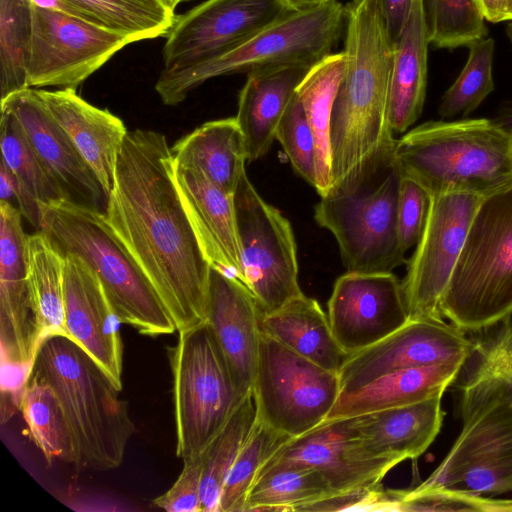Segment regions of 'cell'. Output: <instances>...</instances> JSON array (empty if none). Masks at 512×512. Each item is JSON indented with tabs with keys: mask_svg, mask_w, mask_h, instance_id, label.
<instances>
[{
	"mask_svg": "<svg viewBox=\"0 0 512 512\" xmlns=\"http://www.w3.org/2000/svg\"><path fill=\"white\" fill-rule=\"evenodd\" d=\"M31 41L32 1L0 0L1 100L29 88Z\"/></svg>",
	"mask_w": 512,
	"mask_h": 512,
	"instance_id": "cell-37",
	"label": "cell"
},
{
	"mask_svg": "<svg viewBox=\"0 0 512 512\" xmlns=\"http://www.w3.org/2000/svg\"><path fill=\"white\" fill-rule=\"evenodd\" d=\"M331 0H284L287 6L295 11H304L313 9L328 3Z\"/></svg>",
	"mask_w": 512,
	"mask_h": 512,
	"instance_id": "cell-51",
	"label": "cell"
},
{
	"mask_svg": "<svg viewBox=\"0 0 512 512\" xmlns=\"http://www.w3.org/2000/svg\"><path fill=\"white\" fill-rule=\"evenodd\" d=\"M28 376L45 381L56 394L73 433L79 467L118 468L135 431L128 403L102 367L64 335L45 337Z\"/></svg>",
	"mask_w": 512,
	"mask_h": 512,
	"instance_id": "cell-3",
	"label": "cell"
},
{
	"mask_svg": "<svg viewBox=\"0 0 512 512\" xmlns=\"http://www.w3.org/2000/svg\"><path fill=\"white\" fill-rule=\"evenodd\" d=\"M261 314L257 300L238 278L211 265L206 322L225 358L240 399L253 387Z\"/></svg>",
	"mask_w": 512,
	"mask_h": 512,
	"instance_id": "cell-22",
	"label": "cell"
},
{
	"mask_svg": "<svg viewBox=\"0 0 512 512\" xmlns=\"http://www.w3.org/2000/svg\"><path fill=\"white\" fill-rule=\"evenodd\" d=\"M284 0H206L176 17L163 69L179 71L233 50L291 13Z\"/></svg>",
	"mask_w": 512,
	"mask_h": 512,
	"instance_id": "cell-14",
	"label": "cell"
},
{
	"mask_svg": "<svg viewBox=\"0 0 512 512\" xmlns=\"http://www.w3.org/2000/svg\"><path fill=\"white\" fill-rule=\"evenodd\" d=\"M104 215L177 331L204 323L211 264L182 204L173 155L162 133L128 131Z\"/></svg>",
	"mask_w": 512,
	"mask_h": 512,
	"instance_id": "cell-1",
	"label": "cell"
},
{
	"mask_svg": "<svg viewBox=\"0 0 512 512\" xmlns=\"http://www.w3.org/2000/svg\"><path fill=\"white\" fill-rule=\"evenodd\" d=\"M463 366V363L454 362L390 372L363 387L340 393L327 419L352 417L442 397Z\"/></svg>",
	"mask_w": 512,
	"mask_h": 512,
	"instance_id": "cell-28",
	"label": "cell"
},
{
	"mask_svg": "<svg viewBox=\"0 0 512 512\" xmlns=\"http://www.w3.org/2000/svg\"><path fill=\"white\" fill-rule=\"evenodd\" d=\"M344 27V6L336 0L292 11L233 50L179 71L162 70L155 90L175 106L205 81L222 75L250 73L285 64H316L331 54Z\"/></svg>",
	"mask_w": 512,
	"mask_h": 512,
	"instance_id": "cell-9",
	"label": "cell"
},
{
	"mask_svg": "<svg viewBox=\"0 0 512 512\" xmlns=\"http://www.w3.org/2000/svg\"><path fill=\"white\" fill-rule=\"evenodd\" d=\"M128 37L132 42L167 36L176 15L163 0H31Z\"/></svg>",
	"mask_w": 512,
	"mask_h": 512,
	"instance_id": "cell-31",
	"label": "cell"
},
{
	"mask_svg": "<svg viewBox=\"0 0 512 512\" xmlns=\"http://www.w3.org/2000/svg\"><path fill=\"white\" fill-rule=\"evenodd\" d=\"M429 44L424 0H414L405 27L393 42L388 98V116L393 133L406 132L422 113Z\"/></svg>",
	"mask_w": 512,
	"mask_h": 512,
	"instance_id": "cell-27",
	"label": "cell"
},
{
	"mask_svg": "<svg viewBox=\"0 0 512 512\" xmlns=\"http://www.w3.org/2000/svg\"><path fill=\"white\" fill-rule=\"evenodd\" d=\"M400 179L394 150L389 151L316 205L315 220L334 235L347 271L392 272L405 263L397 222Z\"/></svg>",
	"mask_w": 512,
	"mask_h": 512,
	"instance_id": "cell-8",
	"label": "cell"
},
{
	"mask_svg": "<svg viewBox=\"0 0 512 512\" xmlns=\"http://www.w3.org/2000/svg\"><path fill=\"white\" fill-rule=\"evenodd\" d=\"M345 69L343 51L331 53L311 67L296 93L304 108L316 147V185L320 197L331 186L330 122L334 100Z\"/></svg>",
	"mask_w": 512,
	"mask_h": 512,
	"instance_id": "cell-32",
	"label": "cell"
},
{
	"mask_svg": "<svg viewBox=\"0 0 512 512\" xmlns=\"http://www.w3.org/2000/svg\"><path fill=\"white\" fill-rule=\"evenodd\" d=\"M510 133V138H511V146H512V130L509 131Z\"/></svg>",
	"mask_w": 512,
	"mask_h": 512,
	"instance_id": "cell-55",
	"label": "cell"
},
{
	"mask_svg": "<svg viewBox=\"0 0 512 512\" xmlns=\"http://www.w3.org/2000/svg\"><path fill=\"white\" fill-rule=\"evenodd\" d=\"M394 157L401 176L431 196H483L512 180L510 133L488 119L425 122L396 140Z\"/></svg>",
	"mask_w": 512,
	"mask_h": 512,
	"instance_id": "cell-4",
	"label": "cell"
},
{
	"mask_svg": "<svg viewBox=\"0 0 512 512\" xmlns=\"http://www.w3.org/2000/svg\"><path fill=\"white\" fill-rule=\"evenodd\" d=\"M259 326L262 333L337 374L348 356L333 334L328 315L315 299L304 294L261 314Z\"/></svg>",
	"mask_w": 512,
	"mask_h": 512,
	"instance_id": "cell-29",
	"label": "cell"
},
{
	"mask_svg": "<svg viewBox=\"0 0 512 512\" xmlns=\"http://www.w3.org/2000/svg\"><path fill=\"white\" fill-rule=\"evenodd\" d=\"M176 431L182 460L203 452L243 399L237 394L225 358L205 321L179 331L168 348Z\"/></svg>",
	"mask_w": 512,
	"mask_h": 512,
	"instance_id": "cell-10",
	"label": "cell"
},
{
	"mask_svg": "<svg viewBox=\"0 0 512 512\" xmlns=\"http://www.w3.org/2000/svg\"><path fill=\"white\" fill-rule=\"evenodd\" d=\"M0 201L15 206L29 223L40 230V202L3 162L0 164Z\"/></svg>",
	"mask_w": 512,
	"mask_h": 512,
	"instance_id": "cell-48",
	"label": "cell"
},
{
	"mask_svg": "<svg viewBox=\"0 0 512 512\" xmlns=\"http://www.w3.org/2000/svg\"><path fill=\"white\" fill-rule=\"evenodd\" d=\"M26 263L30 299L41 339L51 335L69 337L65 324V256L38 231L27 236Z\"/></svg>",
	"mask_w": 512,
	"mask_h": 512,
	"instance_id": "cell-33",
	"label": "cell"
},
{
	"mask_svg": "<svg viewBox=\"0 0 512 512\" xmlns=\"http://www.w3.org/2000/svg\"><path fill=\"white\" fill-rule=\"evenodd\" d=\"M469 55L458 78L441 98L438 114L451 118L473 112L495 89L492 65L495 42L483 38L469 46Z\"/></svg>",
	"mask_w": 512,
	"mask_h": 512,
	"instance_id": "cell-41",
	"label": "cell"
},
{
	"mask_svg": "<svg viewBox=\"0 0 512 512\" xmlns=\"http://www.w3.org/2000/svg\"><path fill=\"white\" fill-rule=\"evenodd\" d=\"M172 10H175V8L182 2L188 1V0H163Z\"/></svg>",
	"mask_w": 512,
	"mask_h": 512,
	"instance_id": "cell-53",
	"label": "cell"
},
{
	"mask_svg": "<svg viewBox=\"0 0 512 512\" xmlns=\"http://www.w3.org/2000/svg\"><path fill=\"white\" fill-rule=\"evenodd\" d=\"M442 397L355 416L365 449L400 462L422 455L438 435L445 412Z\"/></svg>",
	"mask_w": 512,
	"mask_h": 512,
	"instance_id": "cell-26",
	"label": "cell"
},
{
	"mask_svg": "<svg viewBox=\"0 0 512 512\" xmlns=\"http://www.w3.org/2000/svg\"><path fill=\"white\" fill-rule=\"evenodd\" d=\"M400 461L372 456L362 444L356 418L326 419L288 440L262 466L310 467L335 493L379 485Z\"/></svg>",
	"mask_w": 512,
	"mask_h": 512,
	"instance_id": "cell-17",
	"label": "cell"
},
{
	"mask_svg": "<svg viewBox=\"0 0 512 512\" xmlns=\"http://www.w3.org/2000/svg\"><path fill=\"white\" fill-rule=\"evenodd\" d=\"M397 490H384L381 485L334 493L300 505L295 512L326 511H396Z\"/></svg>",
	"mask_w": 512,
	"mask_h": 512,
	"instance_id": "cell-45",
	"label": "cell"
},
{
	"mask_svg": "<svg viewBox=\"0 0 512 512\" xmlns=\"http://www.w3.org/2000/svg\"><path fill=\"white\" fill-rule=\"evenodd\" d=\"M344 28L345 69L330 122V189L353 180L396 144L388 116L393 41L379 0H351Z\"/></svg>",
	"mask_w": 512,
	"mask_h": 512,
	"instance_id": "cell-2",
	"label": "cell"
},
{
	"mask_svg": "<svg viewBox=\"0 0 512 512\" xmlns=\"http://www.w3.org/2000/svg\"><path fill=\"white\" fill-rule=\"evenodd\" d=\"M485 20L498 23L512 21V0H478Z\"/></svg>",
	"mask_w": 512,
	"mask_h": 512,
	"instance_id": "cell-50",
	"label": "cell"
},
{
	"mask_svg": "<svg viewBox=\"0 0 512 512\" xmlns=\"http://www.w3.org/2000/svg\"><path fill=\"white\" fill-rule=\"evenodd\" d=\"M439 311L465 332L512 315V180L482 196Z\"/></svg>",
	"mask_w": 512,
	"mask_h": 512,
	"instance_id": "cell-6",
	"label": "cell"
},
{
	"mask_svg": "<svg viewBox=\"0 0 512 512\" xmlns=\"http://www.w3.org/2000/svg\"><path fill=\"white\" fill-rule=\"evenodd\" d=\"M489 339L475 342L480 367L503 377L512 386V322L510 318Z\"/></svg>",
	"mask_w": 512,
	"mask_h": 512,
	"instance_id": "cell-47",
	"label": "cell"
},
{
	"mask_svg": "<svg viewBox=\"0 0 512 512\" xmlns=\"http://www.w3.org/2000/svg\"><path fill=\"white\" fill-rule=\"evenodd\" d=\"M340 391L337 373L261 332L252 387L257 420L298 437L327 419Z\"/></svg>",
	"mask_w": 512,
	"mask_h": 512,
	"instance_id": "cell-11",
	"label": "cell"
},
{
	"mask_svg": "<svg viewBox=\"0 0 512 512\" xmlns=\"http://www.w3.org/2000/svg\"><path fill=\"white\" fill-rule=\"evenodd\" d=\"M1 111L17 119L67 200L104 212L108 196L101 183L35 88H26L2 99Z\"/></svg>",
	"mask_w": 512,
	"mask_h": 512,
	"instance_id": "cell-20",
	"label": "cell"
},
{
	"mask_svg": "<svg viewBox=\"0 0 512 512\" xmlns=\"http://www.w3.org/2000/svg\"><path fill=\"white\" fill-rule=\"evenodd\" d=\"M36 90L108 196L113 187L119 153L128 133L123 121L108 110L88 103L76 90Z\"/></svg>",
	"mask_w": 512,
	"mask_h": 512,
	"instance_id": "cell-24",
	"label": "cell"
},
{
	"mask_svg": "<svg viewBox=\"0 0 512 512\" xmlns=\"http://www.w3.org/2000/svg\"><path fill=\"white\" fill-rule=\"evenodd\" d=\"M19 408L32 441L48 462L58 460L79 467L70 425L56 394L45 381L27 377Z\"/></svg>",
	"mask_w": 512,
	"mask_h": 512,
	"instance_id": "cell-34",
	"label": "cell"
},
{
	"mask_svg": "<svg viewBox=\"0 0 512 512\" xmlns=\"http://www.w3.org/2000/svg\"><path fill=\"white\" fill-rule=\"evenodd\" d=\"M130 43L133 42L124 35L32 2L28 87L76 90Z\"/></svg>",
	"mask_w": 512,
	"mask_h": 512,
	"instance_id": "cell-13",
	"label": "cell"
},
{
	"mask_svg": "<svg viewBox=\"0 0 512 512\" xmlns=\"http://www.w3.org/2000/svg\"><path fill=\"white\" fill-rule=\"evenodd\" d=\"M1 162L32 192L40 203L66 199L32 147L17 119L1 111Z\"/></svg>",
	"mask_w": 512,
	"mask_h": 512,
	"instance_id": "cell-39",
	"label": "cell"
},
{
	"mask_svg": "<svg viewBox=\"0 0 512 512\" xmlns=\"http://www.w3.org/2000/svg\"><path fill=\"white\" fill-rule=\"evenodd\" d=\"M475 342L465 331L443 319H410L383 340L345 359L340 393L367 385L393 371L442 363H463L474 353Z\"/></svg>",
	"mask_w": 512,
	"mask_h": 512,
	"instance_id": "cell-16",
	"label": "cell"
},
{
	"mask_svg": "<svg viewBox=\"0 0 512 512\" xmlns=\"http://www.w3.org/2000/svg\"><path fill=\"white\" fill-rule=\"evenodd\" d=\"M22 214L0 201V344L2 365L30 371L42 339L27 281Z\"/></svg>",
	"mask_w": 512,
	"mask_h": 512,
	"instance_id": "cell-19",
	"label": "cell"
},
{
	"mask_svg": "<svg viewBox=\"0 0 512 512\" xmlns=\"http://www.w3.org/2000/svg\"><path fill=\"white\" fill-rule=\"evenodd\" d=\"M183 462L177 480L169 490L153 500V505L168 512H202V456L188 457Z\"/></svg>",
	"mask_w": 512,
	"mask_h": 512,
	"instance_id": "cell-46",
	"label": "cell"
},
{
	"mask_svg": "<svg viewBox=\"0 0 512 512\" xmlns=\"http://www.w3.org/2000/svg\"><path fill=\"white\" fill-rule=\"evenodd\" d=\"M312 66L285 64L248 73L235 116L245 139L247 161L257 160L268 152L282 115Z\"/></svg>",
	"mask_w": 512,
	"mask_h": 512,
	"instance_id": "cell-25",
	"label": "cell"
},
{
	"mask_svg": "<svg viewBox=\"0 0 512 512\" xmlns=\"http://www.w3.org/2000/svg\"><path fill=\"white\" fill-rule=\"evenodd\" d=\"M275 139L282 145L294 170L310 185H316V147L304 108L293 96L276 129Z\"/></svg>",
	"mask_w": 512,
	"mask_h": 512,
	"instance_id": "cell-42",
	"label": "cell"
},
{
	"mask_svg": "<svg viewBox=\"0 0 512 512\" xmlns=\"http://www.w3.org/2000/svg\"><path fill=\"white\" fill-rule=\"evenodd\" d=\"M506 32L510 41L512 42V21L507 25Z\"/></svg>",
	"mask_w": 512,
	"mask_h": 512,
	"instance_id": "cell-54",
	"label": "cell"
},
{
	"mask_svg": "<svg viewBox=\"0 0 512 512\" xmlns=\"http://www.w3.org/2000/svg\"><path fill=\"white\" fill-rule=\"evenodd\" d=\"M171 152L175 163L202 172L230 195L246 171L245 139L235 117L204 123L181 138Z\"/></svg>",
	"mask_w": 512,
	"mask_h": 512,
	"instance_id": "cell-30",
	"label": "cell"
},
{
	"mask_svg": "<svg viewBox=\"0 0 512 512\" xmlns=\"http://www.w3.org/2000/svg\"><path fill=\"white\" fill-rule=\"evenodd\" d=\"M396 511L512 512V499H494L451 489L398 490Z\"/></svg>",
	"mask_w": 512,
	"mask_h": 512,
	"instance_id": "cell-43",
	"label": "cell"
},
{
	"mask_svg": "<svg viewBox=\"0 0 512 512\" xmlns=\"http://www.w3.org/2000/svg\"><path fill=\"white\" fill-rule=\"evenodd\" d=\"M291 438L256 419L226 477L218 512H244L248 492L258 472Z\"/></svg>",
	"mask_w": 512,
	"mask_h": 512,
	"instance_id": "cell-38",
	"label": "cell"
},
{
	"mask_svg": "<svg viewBox=\"0 0 512 512\" xmlns=\"http://www.w3.org/2000/svg\"><path fill=\"white\" fill-rule=\"evenodd\" d=\"M335 492L316 469L271 466L258 472L246 498L244 511H293Z\"/></svg>",
	"mask_w": 512,
	"mask_h": 512,
	"instance_id": "cell-35",
	"label": "cell"
},
{
	"mask_svg": "<svg viewBox=\"0 0 512 512\" xmlns=\"http://www.w3.org/2000/svg\"><path fill=\"white\" fill-rule=\"evenodd\" d=\"M244 272L243 284L262 314L302 295L297 246L288 219L256 191L244 171L233 195Z\"/></svg>",
	"mask_w": 512,
	"mask_h": 512,
	"instance_id": "cell-12",
	"label": "cell"
},
{
	"mask_svg": "<svg viewBox=\"0 0 512 512\" xmlns=\"http://www.w3.org/2000/svg\"><path fill=\"white\" fill-rule=\"evenodd\" d=\"M40 230L63 254H74L98 276L120 323L140 334L177 331L175 323L137 265L115 235L104 212L67 199L40 203Z\"/></svg>",
	"mask_w": 512,
	"mask_h": 512,
	"instance_id": "cell-5",
	"label": "cell"
},
{
	"mask_svg": "<svg viewBox=\"0 0 512 512\" xmlns=\"http://www.w3.org/2000/svg\"><path fill=\"white\" fill-rule=\"evenodd\" d=\"M256 422L252 391L237 406L225 426L201 453L202 512H218L226 477Z\"/></svg>",
	"mask_w": 512,
	"mask_h": 512,
	"instance_id": "cell-36",
	"label": "cell"
},
{
	"mask_svg": "<svg viewBox=\"0 0 512 512\" xmlns=\"http://www.w3.org/2000/svg\"><path fill=\"white\" fill-rule=\"evenodd\" d=\"M460 411L462 428L449 452L412 490L512 492V386L477 365L461 386Z\"/></svg>",
	"mask_w": 512,
	"mask_h": 512,
	"instance_id": "cell-7",
	"label": "cell"
},
{
	"mask_svg": "<svg viewBox=\"0 0 512 512\" xmlns=\"http://www.w3.org/2000/svg\"><path fill=\"white\" fill-rule=\"evenodd\" d=\"M174 179L182 204L212 266L244 280L233 195L202 172L174 162Z\"/></svg>",
	"mask_w": 512,
	"mask_h": 512,
	"instance_id": "cell-23",
	"label": "cell"
},
{
	"mask_svg": "<svg viewBox=\"0 0 512 512\" xmlns=\"http://www.w3.org/2000/svg\"><path fill=\"white\" fill-rule=\"evenodd\" d=\"M481 198L467 192L432 196L426 226L401 281L410 319H443L440 300Z\"/></svg>",
	"mask_w": 512,
	"mask_h": 512,
	"instance_id": "cell-15",
	"label": "cell"
},
{
	"mask_svg": "<svg viewBox=\"0 0 512 512\" xmlns=\"http://www.w3.org/2000/svg\"><path fill=\"white\" fill-rule=\"evenodd\" d=\"M414 0H379L381 11L394 42L401 34L409 18Z\"/></svg>",
	"mask_w": 512,
	"mask_h": 512,
	"instance_id": "cell-49",
	"label": "cell"
},
{
	"mask_svg": "<svg viewBox=\"0 0 512 512\" xmlns=\"http://www.w3.org/2000/svg\"><path fill=\"white\" fill-rule=\"evenodd\" d=\"M497 122L506 130H512V112Z\"/></svg>",
	"mask_w": 512,
	"mask_h": 512,
	"instance_id": "cell-52",
	"label": "cell"
},
{
	"mask_svg": "<svg viewBox=\"0 0 512 512\" xmlns=\"http://www.w3.org/2000/svg\"><path fill=\"white\" fill-rule=\"evenodd\" d=\"M64 256L65 324L69 338L81 346L122 390L120 321L92 268L74 254Z\"/></svg>",
	"mask_w": 512,
	"mask_h": 512,
	"instance_id": "cell-21",
	"label": "cell"
},
{
	"mask_svg": "<svg viewBox=\"0 0 512 512\" xmlns=\"http://www.w3.org/2000/svg\"><path fill=\"white\" fill-rule=\"evenodd\" d=\"M431 194L415 180L401 176L398 191V236L406 252L416 246L427 223Z\"/></svg>",
	"mask_w": 512,
	"mask_h": 512,
	"instance_id": "cell-44",
	"label": "cell"
},
{
	"mask_svg": "<svg viewBox=\"0 0 512 512\" xmlns=\"http://www.w3.org/2000/svg\"><path fill=\"white\" fill-rule=\"evenodd\" d=\"M429 43L437 48L469 46L488 29L478 0H424Z\"/></svg>",
	"mask_w": 512,
	"mask_h": 512,
	"instance_id": "cell-40",
	"label": "cell"
},
{
	"mask_svg": "<svg viewBox=\"0 0 512 512\" xmlns=\"http://www.w3.org/2000/svg\"><path fill=\"white\" fill-rule=\"evenodd\" d=\"M328 319L348 355L374 345L410 320L401 281L392 272L347 271L334 284Z\"/></svg>",
	"mask_w": 512,
	"mask_h": 512,
	"instance_id": "cell-18",
	"label": "cell"
}]
</instances>
